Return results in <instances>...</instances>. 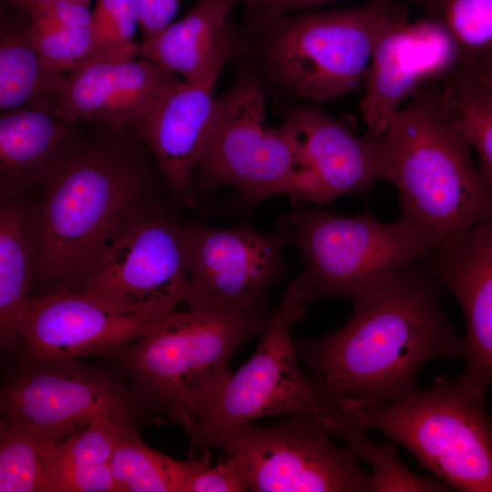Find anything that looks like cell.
Wrapping results in <instances>:
<instances>
[{
  "label": "cell",
  "mask_w": 492,
  "mask_h": 492,
  "mask_svg": "<svg viewBox=\"0 0 492 492\" xmlns=\"http://www.w3.org/2000/svg\"><path fill=\"white\" fill-rule=\"evenodd\" d=\"M426 259L385 277L354 304L338 330L295 344L343 419L375 404L406 399L417 390L415 374L426 361L463 355L461 338L439 306L442 285Z\"/></svg>",
  "instance_id": "1"
},
{
  "label": "cell",
  "mask_w": 492,
  "mask_h": 492,
  "mask_svg": "<svg viewBox=\"0 0 492 492\" xmlns=\"http://www.w3.org/2000/svg\"><path fill=\"white\" fill-rule=\"evenodd\" d=\"M77 137L44 182L40 242L33 282L69 290L95 266L112 239L142 210L144 163L122 138Z\"/></svg>",
  "instance_id": "2"
},
{
  "label": "cell",
  "mask_w": 492,
  "mask_h": 492,
  "mask_svg": "<svg viewBox=\"0 0 492 492\" xmlns=\"http://www.w3.org/2000/svg\"><path fill=\"white\" fill-rule=\"evenodd\" d=\"M383 179L398 192V220L434 247L492 219V189L444 101L426 87L380 134Z\"/></svg>",
  "instance_id": "3"
},
{
  "label": "cell",
  "mask_w": 492,
  "mask_h": 492,
  "mask_svg": "<svg viewBox=\"0 0 492 492\" xmlns=\"http://www.w3.org/2000/svg\"><path fill=\"white\" fill-rule=\"evenodd\" d=\"M408 21L399 0H369L344 9L287 14L247 23L241 56L263 81L307 101L337 98L364 81L374 49Z\"/></svg>",
  "instance_id": "4"
},
{
  "label": "cell",
  "mask_w": 492,
  "mask_h": 492,
  "mask_svg": "<svg viewBox=\"0 0 492 492\" xmlns=\"http://www.w3.org/2000/svg\"><path fill=\"white\" fill-rule=\"evenodd\" d=\"M269 315L265 300L231 312L175 310L118 354L149 400L190 436L196 415L230 376L233 353L261 333Z\"/></svg>",
  "instance_id": "5"
},
{
  "label": "cell",
  "mask_w": 492,
  "mask_h": 492,
  "mask_svg": "<svg viewBox=\"0 0 492 492\" xmlns=\"http://www.w3.org/2000/svg\"><path fill=\"white\" fill-rule=\"evenodd\" d=\"M279 225L304 264L283 295L301 316L311 302L322 298L361 302L385 277L425 260L435 248L400 220L384 223L368 212L342 216L306 208Z\"/></svg>",
  "instance_id": "6"
},
{
  "label": "cell",
  "mask_w": 492,
  "mask_h": 492,
  "mask_svg": "<svg viewBox=\"0 0 492 492\" xmlns=\"http://www.w3.org/2000/svg\"><path fill=\"white\" fill-rule=\"evenodd\" d=\"M263 84L247 68L216 98L194 182L208 191L230 186L250 207L279 194L316 204L300 134L287 119L267 124Z\"/></svg>",
  "instance_id": "7"
},
{
  "label": "cell",
  "mask_w": 492,
  "mask_h": 492,
  "mask_svg": "<svg viewBox=\"0 0 492 492\" xmlns=\"http://www.w3.org/2000/svg\"><path fill=\"white\" fill-rule=\"evenodd\" d=\"M484 394L460 376L449 383L439 375L401 402L375 404L343 419L364 431L379 428L449 488L492 492V417Z\"/></svg>",
  "instance_id": "8"
},
{
  "label": "cell",
  "mask_w": 492,
  "mask_h": 492,
  "mask_svg": "<svg viewBox=\"0 0 492 492\" xmlns=\"http://www.w3.org/2000/svg\"><path fill=\"white\" fill-rule=\"evenodd\" d=\"M328 434L318 417L291 415L268 426L250 421L209 428L197 440L232 458L249 491H372V476L359 467L358 456Z\"/></svg>",
  "instance_id": "9"
},
{
  "label": "cell",
  "mask_w": 492,
  "mask_h": 492,
  "mask_svg": "<svg viewBox=\"0 0 492 492\" xmlns=\"http://www.w3.org/2000/svg\"><path fill=\"white\" fill-rule=\"evenodd\" d=\"M190 289L184 226L145 211L112 239L91 271L69 290L162 318L187 302Z\"/></svg>",
  "instance_id": "10"
},
{
  "label": "cell",
  "mask_w": 492,
  "mask_h": 492,
  "mask_svg": "<svg viewBox=\"0 0 492 492\" xmlns=\"http://www.w3.org/2000/svg\"><path fill=\"white\" fill-rule=\"evenodd\" d=\"M298 319L283 300L270 313L252 356L231 373L196 415L193 441L203 430L262 416L288 414L323 421L336 413L323 386L304 375L297 364L291 324Z\"/></svg>",
  "instance_id": "11"
},
{
  "label": "cell",
  "mask_w": 492,
  "mask_h": 492,
  "mask_svg": "<svg viewBox=\"0 0 492 492\" xmlns=\"http://www.w3.org/2000/svg\"><path fill=\"white\" fill-rule=\"evenodd\" d=\"M190 289L186 304L212 312L238 311L265 300L267 290L284 273L285 233L248 223L229 228L184 226Z\"/></svg>",
  "instance_id": "12"
},
{
  "label": "cell",
  "mask_w": 492,
  "mask_h": 492,
  "mask_svg": "<svg viewBox=\"0 0 492 492\" xmlns=\"http://www.w3.org/2000/svg\"><path fill=\"white\" fill-rule=\"evenodd\" d=\"M0 411L1 423L56 442L104 414L129 420L119 387L77 360L22 362L2 386Z\"/></svg>",
  "instance_id": "13"
},
{
  "label": "cell",
  "mask_w": 492,
  "mask_h": 492,
  "mask_svg": "<svg viewBox=\"0 0 492 492\" xmlns=\"http://www.w3.org/2000/svg\"><path fill=\"white\" fill-rule=\"evenodd\" d=\"M160 319L125 311L78 291L30 297L19 330L22 362L118 353Z\"/></svg>",
  "instance_id": "14"
},
{
  "label": "cell",
  "mask_w": 492,
  "mask_h": 492,
  "mask_svg": "<svg viewBox=\"0 0 492 492\" xmlns=\"http://www.w3.org/2000/svg\"><path fill=\"white\" fill-rule=\"evenodd\" d=\"M459 71L458 47L438 22L424 16L390 28L377 42L363 81L360 109L368 131L383 133L404 103Z\"/></svg>",
  "instance_id": "15"
},
{
  "label": "cell",
  "mask_w": 492,
  "mask_h": 492,
  "mask_svg": "<svg viewBox=\"0 0 492 492\" xmlns=\"http://www.w3.org/2000/svg\"><path fill=\"white\" fill-rule=\"evenodd\" d=\"M181 80L145 56L87 59L60 75L47 110L70 121H100L129 128Z\"/></svg>",
  "instance_id": "16"
},
{
  "label": "cell",
  "mask_w": 492,
  "mask_h": 492,
  "mask_svg": "<svg viewBox=\"0 0 492 492\" xmlns=\"http://www.w3.org/2000/svg\"><path fill=\"white\" fill-rule=\"evenodd\" d=\"M426 261L464 313L466 368L460 377L492 386V219L437 245Z\"/></svg>",
  "instance_id": "17"
},
{
  "label": "cell",
  "mask_w": 492,
  "mask_h": 492,
  "mask_svg": "<svg viewBox=\"0 0 492 492\" xmlns=\"http://www.w3.org/2000/svg\"><path fill=\"white\" fill-rule=\"evenodd\" d=\"M216 82L180 81L129 128L177 197L192 201L194 173L210 131Z\"/></svg>",
  "instance_id": "18"
},
{
  "label": "cell",
  "mask_w": 492,
  "mask_h": 492,
  "mask_svg": "<svg viewBox=\"0 0 492 492\" xmlns=\"http://www.w3.org/2000/svg\"><path fill=\"white\" fill-rule=\"evenodd\" d=\"M286 119L300 134L304 161L316 186V204L365 191L383 179L380 134L357 135L313 105L292 107Z\"/></svg>",
  "instance_id": "19"
},
{
  "label": "cell",
  "mask_w": 492,
  "mask_h": 492,
  "mask_svg": "<svg viewBox=\"0 0 492 492\" xmlns=\"http://www.w3.org/2000/svg\"><path fill=\"white\" fill-rule=\"evenodd\" d=\"M240 0H196L179 21L139 45V56L189 82H216L225 64L244 51L246 31L232 10Z\"/></svg>",
  "instance_id": "20"
},
{
  "label": "cell",
  "mask_w": 492,
  "mask_h": 492,
  "mask_svg": "<svg viewBox=\"0 0 492 492\" xmlns=\"http://www.w3.org/2000/svg\"><path fill=\"white\" fill-rule=\"evenodd\" d=\"M77 122L37 108H20L0 117V193L15 199L42 188L77 137Z\"/></svg>",
  "instance_id": "21"
},
{
  "label": "cell",
  "mask_w": 492,
  "mask_h": 492,
  "mask_svg": "<svg viewBox=\"0 0 492 492\" xmlns=\"http://www.w3.org/2000/svg\"><path fill=\"white\" fill-rule=\"evenodd\" d=\"M40 242L39 206L4 200L0 207V343L22 346L20 324Z\"/></svg>",
  "instance_id": "22"
},
{
  "label": "cell",
  "mask_w": 492,
  "mask_h": 492,
  "mask_svg": "<svg viewBox=\"0 0 492 492\" xmlns=\"http://www.w3.org/2000/svg\"><path fill=\"white\" fill-rule=\"evenodd\" d=\"M3 3V2H2ZM0 18V110L48 108L60 75L48 73L29 36L27 13L3 3Z\"/></svg>",
  "instance_id": "23"
},
{
  "label": "cell",
  "mask_w": 492,
  "mask_h": 492,
  "mask_svg": "<svg viewBox=\"0 0 492 492\" xmlns=\"http://www.w3.org/2000/svg\"><path fill=\"white\" fill-rule=\"evenodd\" d=\"M110 468L120 492H182L190 460L171 458L148 446L129 422L118 425Z\"/></svg>",
  "instance_id": "24"
},
{
  "label": "cell",
  "mask_w": 492,
  "mask_h": 492,
  "mask_svg": "<svg viewBox=\"0 0 492 492\" xmlns=\"http://www.w3.org/2000/svg\"><path fill=\"white\" fill-rule=\"evenodd\" d=\"M456 42L462 72L477 76L492 66V0H412Z\"/></svg>",
  "instance_id": "25"
},
{
  "label": "cell",
  "mask_w": 492,
  "mask_h": 492,
  "mask_svg": "<svg viewBox=\"0 0 492 492\" xmlns=\"http://www.w3.org/2000/svg\"><path fill=\"white\" fill-rule=\"evenodd\" d=\"M446 106L477 157L492 189V81L457 72L440 86Z\"/></svg>",
  "instance_id": "26"
},
{
  "label": "cell",
  "mask_w": 492,
  "mask_h": 492,
  "mask_svg": "<svg viewBox=\"0 0 492 492\" xmlns=\"http://www.w3.org/2000/svg\"><path fill=\"white\" fill-rule=\"evenodd\" d=\"M326 430L341 436L358 458L371 466L372 492H443L449 487L412 472L399 459L396 442L378 444L369 439L364 431L345 422L337 413L323 420Z\"/></svg>",
  "instance_id": "27"
},
{
  "label": "cell",
  "mask_w": 492,
  "mask_h": 492,
  "mask_svg": "<svg viewBox=\"0 0 492 492\" xmlns=\"http://www.w3.org/2000/svg\"><path fill=\"white\" fill-rule=\"evenodd\" d=\"M58 442L0 424V492H39Z\"/></svg>",
  "instance_id": "28"
},
{
  "label": "cell",
  "mask_w": 492,
  "mask_h": 492,
  "mask_svg": "<svg viewBox=\"0 0 492 492\" xmlns=\"http://www.w3.org/2000/svg\"><path fill=\"white\" fill-rule=\"evenodd\" d=\"M29 36L45 69L50 74L64 75L87 58L93 43L92 19L29 18Z\"/></svg>",
  "instance_id": "29"
},
{
  "label": "cell",
  "mask_w": 492,
  "mask_h": 492,
  "mask_svg": "<svg viewBox=\"0 0 492 492\" xmlns=\"http://www.w3.org/2000/svg\"><path fill=\"white\" fill-rule=\"evenodd\" d=\"M138 25V0H97L92 11L93 43L86 60L139 56L140 44L133 41Z\"/></svg>",
  "instance_id": "30"
},
{
  "label": "cell",
  "mask_w": 492,
  "mask_h": 492,
  "mask_svg": "<svg viewBox=\"0 0 492 492\" xmlns=\"http://www.w3.org/2000/svg\"><path fill=\"white\" fill-rule=\"evenodd\" d=\"M129 422L104 414L57 443L49 457L47 470L75 466L109 463L118 425Z\"/></svg>",
  "instance_id": "31"
},
{
  "label": "cell",
  "mask_w": 492,
  "mask_h": 492,
  "mask_svg": "<svg viewBox=\"0 0 492 492\" xmlns=\"http://www.w3.org/2000/svg\"><path fill=\"white\" fill-rule=\"evenodd\" d=\"M39 492H120L109 463L46 472Z\"/></svg>",
  "instance_id": "32"
},
{
  "label": "cell",
  "mask_w": 492,
  "mask_h": 492,
  "mask_svg": "<svg viewBox=\"0 0 492 492\" xmlns=\"http://www.w3.org/2000/svg\"><path fill=\"white\" fill-rule=\"evenodd\" d=\"M248 490L245 477L231 457L216 466L190 460L182 492H240Z\"/></svg>",
  "instance_id": "33"
},
{
  "label": "cell",
  "mask_w": 492,
  "mask_h": 492,
  "mask_svg": "<svg viewBox=\"0 0 492 492\" xmlns=\"http://www.w3.org/2000/svg\"><path fill=\"white\" fill-rule=\"evenodd\" d=\"M138 4L142 42H148L171 24L179 0H138Z\"/></svg>",
  "instance_id": "34"
},
{
  "label": "cell",
  "mask_w": 492,
  "mask_h": 492,
  "mask_svg": "<svg viewBox=\"0 0 492 492\" xmlns=\"http://www.w3.org/2000/svg\"><path fill=\"white\" fill-rule=\"evenodd\" d=\"M333 0H278L268 5H249L247 22H259L281 15L292 14Z\"/></svg>",
  "instance_id": "35"
},
{
  "label": "cell",
  "mask_w": 492,
  "mask_h": 492,
  "mask_svg": "<svg viewBox=\"0 0 492 492\" xmlns=\"http://www.w3.org/2000/svg\"><path fill=\"white\" fill-rule=\"evenodd\" d=\"M1 1L3 3H7L15 6L20 7L24 10H26L34 5H41V4L48 3L52 1H56V0H1ZM81 1L88 2V3L91 2V0H81Z\"/></svg>",
  "instance_id": "36"
},
{
  "label": "cell",
  "mask_w": 492,
  "mask_h": 492,
  "mask_svg": "<svg viewBox=\"0 0 492 492\" xmlns=\"http://www.w3.org/2000/svg\"><path fill=\"white\" fill-rule=\"evenodd\" d=\"M278 0H248L249 5H268Z\"/></svg>",
  "instance_id": "37"
},
{
  "label": "cell",
  "mask_w": 492,
  "mask_h": 492,
  "mask_svg": "<svg viewBox=\"0 0 492 492\" xmlns=\"http://www.w3.org/2000/svg\"><path fill=\"white\" fill-rule=\"evenodd\" d=\"M480 77L492 81V68H490L487 72H486Z\"/></svg>",
  "instance_id": "38"
}]
</instances>
